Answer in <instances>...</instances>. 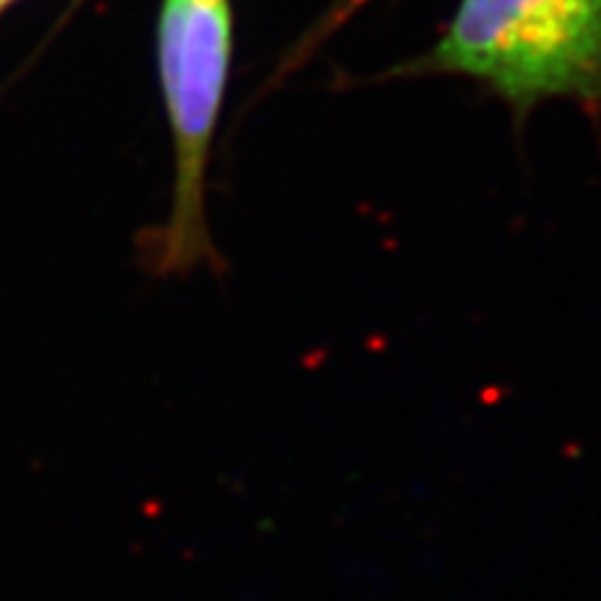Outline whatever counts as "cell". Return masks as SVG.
Returning <instances> with one entry per match:
<instances>
[{"label":"cell","instance_id":"obj_1","mask_svg":"<svg viewBox=\"0 0 601 601\" xmlns=\"http://www.w3.org/2000/svg\"><path fill=\"white\" fill-rule=\"evenodd\" d=\"M434 64L518 103L601 97V0H463Z\"/></svg>","mask_w":601,"mask_h":601},{"label":"cell","instance_id":"obj_2","mask_svg":"<svg viewBox=\"0 0 601 601\" xmlns=\"http://www.w3.org/2000/svg\"><path fill=\"white\" fill-rule=\"evenodd\" d=\"M229 47V0H165L159 59L176 142V195L156 259L159 273H189L212 256L203 218V173L223 100Z\"/></svg>","mask_w":601,"mask_h":601},{"label":"cell","instance_id":"obj_3","mask_svg":"<svg viewBox=\"0 0 601 601\" xmlns=\"http://www.w3.org/2000/svg\"><path fill=\"white\" fill-rule=\"evenodd\" d=\"M357 3H362V0H345V3H343V8H340V14H337V17H345V14H348V11H354V8H357Z\"/></svg>","mask_w":601,"mask_h":601},{"label":"cell","instance_id":"obj_4","mask_svg":"<svg viewBox=\"0 0 601 601\" xmlns=\"http://www.w3.org/2000/svg\"><path fill=\"white\" fill-rule=\"evenodd\" d=\"M3 3H8V0H0V6H3Z\"/></svg>","mask_w":601,"mask_h":601}]
</instances>
